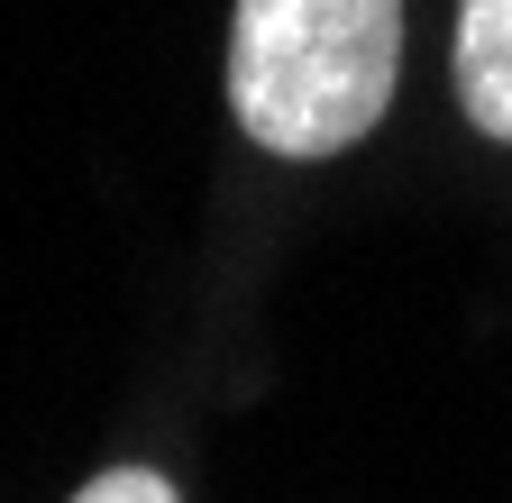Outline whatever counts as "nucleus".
I'll list each match as a JSON object with an SVG mask.
<instances>
[{"label":"nucleus","mask_w":512,"mask_h":503,"mask_svg":"<svg viewBox=\"0 0 512 503\" xmlns=\"http://www.w3.org/2000/svg\"><path fill=\"white\" fill-rule=\"evenodd\" d=\"M403 74V0H238L229 110L266 156H348Z\"/></svg>","instance_id":"f257e3e1"},{"label":"nucleus","mask_w":512,"mask_h":503,"mask_svg":"<svg viewBox=\"0 0 512 503\" xmlns=\"http://www.w3.org/2000/svg\"><path fill=\"white\" fill-rule=\"evenodd\" d=\"M458 101L494 147H512V0H458Z\"/></svg>","instance_id":"f03ea898"},{"label":"nucleus","mask_w":512,"mask_h":503,"mask_svg":"<svg viewBox=\"0 0 512 503\" xmlns=\"http://www.w3.org/2000/svg\"><path fill=\"white\" fill-rule=\"evenodd\" d=\"M74 503H183V494H174L156 467H110V476H92Z\"/></svg>","instance_id":"7ed1b4c3"}]
</instances>
